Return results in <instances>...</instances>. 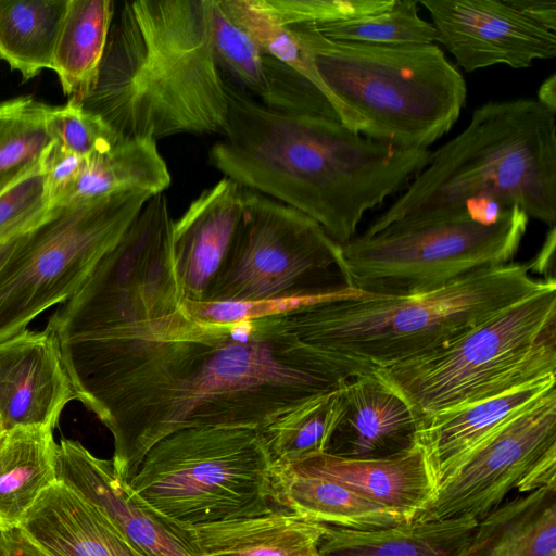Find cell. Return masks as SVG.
<instances>
[{"mask_svg":"<svg viewBox=\"0 0 556 556\" xmlns=\"http://www.w3.org/2000/svg\"><path fill=\"white\" fill-rule=\"evenodd\" d=\"M291 312L214 324L181 307L128 324L47 327L76 400L111 432V460L128 483L148 451L176 431H261L366 374L306 342Z\"/></svg>","mask_w":556,"mask_h":556,"instance_id":"6da1fadb","label":"cell"},{"mask_svg":"<svg viewBox=\"0 0 556 556\" xmlns=\"http://www.w3.org/2000/svg\"><path fill=\"white\" fill-rule=\"evenodd\" d=\"M225 78L228 122L211 147V164L309 216L339 244L429 161L428 149L377 141L333 118L271 110Z\"/></svg>","mask_w":556,"mask_h":556,"instance_id":"7a4b0ae2","label":"cell"},{"mask_svg":"<svg viewBox=\"0 0 556 556\" xmlns=\"http://www.w3.org/2000/svg\"><path fill=\"white\" fill-rule=\"evenodd\" d=\"M211 0L125 1L79 100L122 139L223 136L226 78L212 45Z\"/></svg>","mask_w":556,"mask_h":556,"instance_id":"3957f363","label":"cell"},{"mask_svg":"<svg viewBox=\"0 0 556 556\" xmlns=\"http://www.w3.org/2000/svg\"><path fill=\"white\" fill-rule=\"evenodd\" d=\"M476 203L518 205L556 222V114L535 99L489 101L469 124L430 153L406 190L363 233L446 218Z\"/></svg>","mask_w":556,"mask_h":556,"instance_id":"277c9868","label":"cell"},{"mask_svg":"<svg viewBox=\"0 0 556 556\" xmlns=\"http://www.w3.org/2000/svg\"><path fill=\"white\" fill-rule=\"evenodd\" d=\"M529 265L477 270L440 289L409 296L349 288L291 312L302 338L366 371L406 363L455 341L510 305L553 285Z\"/></svg>","mask_w":556,"mask_h":556,"instance_id":"5b68a950","label":"cell"},{"mask_svg":"<svg viewBox=\"0 0 556 556\" xmlns=\"http://www.w3.org/2000/svg\"><path fill=\"white\" fill-rule=\"evenodd\" d=\"M283 26L311 52L331 93L365 123L367 138L427 149L452 129L465 106L466 81L434 43L336 41L306 24Z\"/></svg>","mask_w":556,"mask_h":556,"instance_id":"8992f818","label":"cell"},{"mask_svg":"<svg viewBox=\"0 0 556 556\" xmlns=\"http://www.w3.org/2000/svg\"><path fill=\"white\" fill-rule=\"evenodd\" d=\"M372 372L410 408L431 417L556 377V285L486 319L426 356Z\"/></svg>","mask_w":556,"mask_h":556,"instance_id":"52a82bcc","label":"cell"},{"mask_svg":"<svg viewBox=\"0 0 556 556\" xmlns=\"http://www.w3.org/2000/svg\"><path fill=\"white\" fill-rule=\"evenodd\" d=\"M273 466L257 429L188 428L155 443L128 484L169 522L194 526L269 511Z\"/></svg>","mask_w":556,"mask_h":556,"instance_id":"ba28073f","label":"cell"},{"mask_svg":"<svg viewBox=\"0 0 556 556\" xmlns=\"http://www.w3.org/2000/svg\"><path fill=\"white\" fill-rule=\"evenodd\" d=\"M476 203L456 215L341 244L351 288L409 296L440 289L477 270L513 262L529 217L518 206Z\"/></svg>","mask_w":556,"mask_h":556,"instance_id":"9c48e42d","label":"cell"},{"mask_svg":"<svg viewBox=\"0 0 556 556\" xmlns=\"http://www.w3.org/2000/svg\"><path fill=\"white\" fill-rule=\"evenodd\" d=\"M151 197L122 192L53 206L20 236L0 268V343L75 294Z\"/></svg>","mask_w":556,"mask_h":556,"instance_id":"30bf717a","label":"cell"},{"mask_svg":"<svg viewBox=\"0 0 556 556\" xmlns=\"http://www.w3.org/2000/svg\"><path fill=\"white\" fill-rule=\"evenodd\" d=\"M349 288L341 244L316 220L243 188L240 220L203 301L318 299Z\"/></svg>","mask_w":556,"mask_h":556,"instance_id":"8fae6325","label":"cell"},{"mask_svg":"<svg viewBox=\"0 0 556 556\" xmlns=\"http://www.w3.org/2000/svg\"><path fill=\"white\" fill-rule=\"evenodd\" d=\"M552 457H556V386L479 446L412 520H480Z\"/></svg>","mask_w":556,"mask_h":556,"instance_id":"7c38bea8","label":"cell"},{"mask_svg":"<svg viewBox=\"0 0 556 556\" xmlns=\"http://www.w3.org/2000/svg\"><path fill=\"white\" fill-rule=\"evenodd\" d=\"M441 42L466 72L505 64L527 68L556 55V35L505 0H420Z\"/></svg>","mask_w":556,"mask_h":556,"instance_id":"4fadbf2b","label":"cell"},{"mask_svg":"<svg viewBox=\"0 0 556 556\" xmlns=\"http://www.w3.org/2000/svg\"><path fill=\"white\" fill-rule=\"evenodd\" d=\"M55 472L56 480L94 505L146 556H198L185 531L147 506L112 460L64 439L55 446Z\"/></svg>","mask_w":556,"mask_h":556,"instance_id":"5bb4252c","label":"cell"},{"mask_svg":"<svg viewBox=\"0 0 556 556\" xmlns=\"http://www.w3.org/2000/svg\"><path fill=\"white\" fill-rule=\"evenodd\" d=\"M76 400L55 337L26 329L0 343V421L15 427H56L65 405Z\"/></svg>","mask_w":556,"mask_h":556,"instance_id":"9a60e30c","label":"cell"},{"mask_svg":"<svg viewBox=\"0 0 556 556\" xmlns=\"http://www.w3.org/2000/svg\"><path fill=\"white\" fill-rule=\"evenodd\" d=\"M210 17L216 63L233 84L254 93L258 102L271 110L339 121L325 96L296 72L265 53L228 17L219 0H211Z\"/></svg>","mask_w":556,"mask_h":556,"instance_id":"2e32d148","label":"cell"},{"mask_svg":"<svg viewBox=\"0 0 556 556\" xmlns=\"http://www.w3.org/2000/svg\"><path fill=\"white\" fill-rule=\"evenodd\" d=\"M342 410L326 453L358 459L392 458L417 445L408 405L372 371L341 389Z\"/></svg>","mask_w":556,"mask_h":556,"instance_id":"e0dca14e","label":"cell"},{"mask_svg":"<svg viewBox=\"0 0 556 556\" xmlns=\"http://www.w3.org/2000/svg\"><path fill=\"white\" fill-rule=\"evenodd\" d=\"M243 187L222 178L203 190L173 226V252L184 301H203L242 212Z\"/></svg>","mask_w":556,"mask_h":556,"instance_id":"ac0fdd59","label":"cell"},{"mask_svg":"<svg viewBox=\"0 0 556 556\" xmlns=\"http://www.w3.org/2000/svg\"><path fill=\"white\" fill-rule=\"evenodd\" d=\"M275 465L339 482L399 511L408 521L431 503L437 492V483L418 445L392 458L358 459L319 452Z\"/></svg>","mask_w":556,"mask_h":556,"instance_id":"d6986e66","label":"cell"},{"mask_svg":"<svg viewBox=\"0 0 556 556\" xmlns=\"http://www.w3.org/2000/svg\"><path fill=\"white\" fill-rule=\"evenodd\" d=\"M18 528L47 556H146L94 505L59 480L39 495Z\"/></svg>","mask_w":556,"mask_h":556,"instance_id":"ffe728a7","label":"cell"},{"mask_svg":"<svg viewBox=\"0 0 556 556\" xmlns=\"http://www.w3.org/2000/svg\"><path fill=\"white\" fill-rule=\"evenodd\" d=\"M555 386L556 377L528 383L435 415L419 426L417 445L424 452L437 488L504 424Z\"/></svg>","mask_w":556,"mask_h":556,"instance_id":"44dd1931","label":"cell"},{"mask_svg":"<svg viewBox=\"0 0 556 556\" xmlns=\"http://www.w3.org/2000/svg\"><path fill=\"white\" fill-rule=\"evenodd\" d=\"M179 528L198 556H319L326 531L275 505L256 516Z\"/></svg>","mask_w":556,"mask_h":556,"instance_id":"7402d4cb","label":"cell"},{"mask_svg":"<svg viewBox=\"0 0 556 556\" xmlns=\"http://www.w3.org/2000/svg\"><path fill=\"white\" fill-rule=\"evenodd\" d=\"M271 503L305 520L353 531L383 529L408 521L399 511L339 482L295 473L275 464Z\"/></svg>","mask_w":556,"mask_h":556,"instance_id":"603a6c76","label":"cell"},{"mask_svg":"<svg viewBox=\"0 0 556 556\" xmlns=\"http://www.w3.org/2000/svg\"><path fill=\"white\" fill-rule=\"evenodd\" d=\"M478 520H409L353 531L325 526L319 556H466Z\"/></svg>","mask_w":556,"mask_h":556,"instance_id":"cb8c5ba5","label":"cell"},{"mask_svg":"<svg viewBox=\"0 0 556 556\" xmlns=\"http://www.w3.org/2000/svg\"><path fill=\"white\" fill-rule=\"evenodd\" d=\"M466 556H556V484L520 493L478 520Z\"/></svg>","mask_w":556,"mask_h":556,"instance_id":"d4e9b609","label":"cell"},{"mask_svg":"<svg viewBox=\"0 0 556 556\" xmlns=\"http://www.w3.org/2000/svg\"><path fill=\"white\" fill-rule=\"evenodd\" d=\"M173 226L164 193L151 197L132 222L136 244V280L146 319L181 308L182 289L173 252Z\"/></svg>","mask_w":556,"mask_h":556,"instance_id":"484cf974","label":"cell"},{"mask_svg":"<svg viewBox=\"0 0 556 556\" xmlns=\"http://www.w3.org/2000/svg\"><path fill=\"white\" fill-rule=\"evenodd\" d=\"M53 430L15 427L0 435V523L18 527L39 495L56 481Z\"/></svg>","mask_w":556,"mask_h":556,"instance_id":"4316f807","label":"cell"},{"mask_svg":"<svg viewBox=\"0 0 556 556\" xmlns=\"http://www.w3.org/2000/svg\"><path fill=\"white\" fill-rule=\"evenodd\" d=\"M170 184V172L155 140L123 139L110 150L85 159L72 190L60 205L122 192L155 195Z\"/></svg>","mask_w":556,"mask_h":556,"instance_id":"83f0119b","label":"cell"},{"mask_svg":"<svg viewBox=\"0 0 556 556\" xmlns=\"http://www.w3.org/2000/svg\"><path fill=\"white\" fill-rule=\"evenodd\" d=\"M112 0H67L59 30L52 71L64 94L81 100L90 90L103 53L113 17Z\"/></svg>","mask_w":556,"mask_h":556,"instance_id":"f1b7e54d","label":"cell"},{"mask_svg":"<svg viewBox=\"0 0 556 556\" xmlns=\"http://www.w3.org/2000/svg\"><path fill=\"white\" fill-rule=\"evenodd\" d=\"M67 0H0V59L23 81L52 70Z\"/></svg>","mask_w":556,"mask_h":556,"instance_id":"f546056e","label":"cell"},{"mask_svg":"<svg viewBox=\"0 0 556 556\" xmlns=\"http://www.w3.org/2000/svg\"><path fill=\"white\" fill-rule=\"evenodd\" d=\"M228 17L265 53L274 56L317 88L349 129L364 135L365 123L340 102L323 81L311 52L279 23L264 0H219Z\"/></svg>","mask_w":556,"mask_h":556,"instance_id":"4dcf8cb0","label":"cell"},{"mask_svg":"<svg viewBox=\"0 0 556 556\" xmlns=\"http://www.w3.org/2000/svg\"><path fill=\"white\" fill-rule=\"evenodd\" d=\"M48 110L33 97L0 102V193L40 164L53 141L47 128Z\"/></svg>","mask_w":556,"mask_h":556,"instance_id":"1f68e13d","label":"cell"},{"mask_svg":"<svg viewBox=\"0 0 556 556\" xmlns=\"http://www.w3.org/2000/svg\"><path fill=\"white\" fill-rule=\"evenodd\" d=\"M341 389L300 405L261 430L274 464L326 451L342 410Z\"/></svg>","mask_w":556,"mask_h":556,"instance_id":"d6a6232c","label":"cell"},{"mask_svg":"<svg viewBox=\"0 0 556 556\" xmlns=\"http://www.w3.org/2000/svg\"><path fill=\"white\" fill-rule=\"evenodd\" d=\"M417 4L415 0H395L390 9L358 18L299 24L309 25L325 38L336 41L379 46L432 45L437 41L435 28L420 17Z\"/></svg>","mask_w":556,"mask_h":556,"instance_id":"836d02e7","label":"cell"},{"mask_svg":"<svg viewBox=\"0 0 556 556\" xmlns=\"http://www.w3.org/2000/svg\"><path fill=\"white\" fill-rule=\"evenodd\" d=\"M47 128L62 149L83 159L103 153L123 140L101 116L74 98L62 106H49Z\"/></svg>","mask_w":556,"mask_h":556,"instance_id":"e575fe53","label":"cell"},{"mask_svg":"<svg viewBox=\"0 0 556 556\" xmlns=\"http://www.w3.org/2000/svg\"><path fill=\"white\" fill-rule=\"evenodd\" d=\"M42 164L0 193V244L39 224L49 212Z\"/></svg>","mask_w":556,"mask_h":556,"instance_id":"d590c367","label":"cell"},{"mask_svg":"<svg viewBox=\"0 0 556 556\" xmlns=\"http://www.w3.org/2000/svg\"><path fill=\"white\" fill-rule=\"evenodd\" d=\"M395 0H264L266 8L283 25L331 23L383 12Z\"/></svg>","mask_w":556,"mask_h":556,"instance_id":"8d00e7d4","label":"cell"},{"mask_svg":"<svg viewBox=\"0 0 556 556\" xmlns=\"http://www.w3.org/2000/svg\"><path fill=\"white\" fill-rule=\"evenodd\" d=\"M85 159L62 149L55 141L45 151L41 164L45 172L49 207L60 205L72 190Z\"/></svg>","mask_w":556,"mask_h":556,"instance_id":"74e56055","label":"cell"},{"mask_svg":"<svg viewBox=\"0 0 556 556\" xmlns=\"http://www.w3.org/2000/svg\"><path fill=\"white\" fill-rule=\"evenodd\" d=\"M534 24L555 33L556 1L555 0H505Z\"/></svg>","mask_w":556,"mask_h":556,"instance_id":"f35d334b","label":"cell"},{"mask_svg":"<svg viewBox=\"0 0 556 556\" xmlns=\"http://www.w3.org/2000/svg\"><path fill=\"white\" fill-rule=\"evenodd\" d=\"M0 556H47L18 527L0 532Z\"/></svg>","mask_w":556,"mask_h":556,"instance_id":"ab89813d","label":"cell"},{"mask_svg":"<svg viewBox=\"0 0 556 556\" xmlns=\"http://www.w3.org/2000/svg\"><path fill=\"white\" fill-rule=\"evenodd\" d=\"M555 247H556V227H549L545 242L539 252L534 262L530 265L529 270L535 269L541 274L546 275L545 279H555L549 276L548 269H554L555 260Z\"/></svg>","mask_w":556,"mask_h":556,"instance_id":"60d3db41","label":"cell"},{"mask_svg":"<svg viewBox=\"0 0 556 556\" xmlns=\"http://www.w3.org/2000/svg\"><path fill=\"white\" fill-rule=\"evenodd\" d=\"M536 101L556 114V75L547 77L538 89Z\"/></svg>","mask_w":556,"mask_h":556,"instance_id":"b9f144b4","label":"cell"},{"mask_svg":"<svg viewBox=\"0 0 556 556\" xmlns=\"http://www.w3.org/2000/svg\"><path fill=\"white\" fill-rule=\"evenodd\" d=\"M17 238L0 244V268L2 267L11 251L13 250Z\"/></svg>","mask_w":556,"mask_h":556,"instance_id":"7bdbcfd3","label":"cell"},{"mask_svg":"<svg viewBox=\"0 0 556 556\" xmlns=\"http://www.w3.org/2000/svg\"><path fill=\"white\" fill-rule=\"evenodd\" d=\"M3 431H4V430H3L2 425H1V421H0V435H1V433H2Z\"/></svg>","mask_w":556,"mask_h":556,"instance_id":"ee69618b","label":"cell"},{"mask_svg":"<svg viewBox=\"0 0 556 556\" xmlns=\"http://www.w3.org/2000/svg\"><path fill=\"white\" fill-rule=\"evenodd\" d=\"M2 530H3V528H2V526H1V523H0V532H1Z\"/></svg>","mask_w":556,"mask_h":556,"instance_id":"f6af8a7d","label":"cell"}]
</instances>
